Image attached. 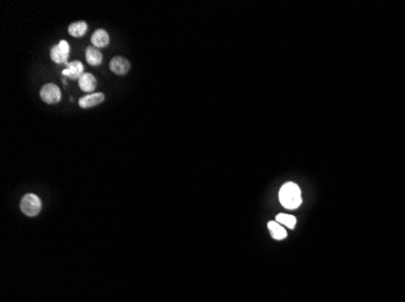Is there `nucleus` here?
<instances>
[{"mask_svg":"<svg viewBox=\"0 0 405 302\" xmlns=\"http://www.w3.org/2000/svg\"><path fill=\"white\" fill-rule=\"evenodd\" d=\"M279 201L282 206L287 209H296L302 203L301 190L295 182H287L282 186L279 191Z\"/></svg>","mask_w":405,"mask_h":302,"instance_id":"obj_1","label":"nucleus"},{"mask_svg":"<svg viewBox=\"0 0 405 302\" xmlns=\"http://www.w3.org/2000/svg\"><path fill=\"white\" fill-rule=\"evenodd\" d=\"M21 211L27 216H36L40 213L41 211V202L40 198L33 193L23 196L21 201Z\"/></svg>","mask_w":405,"mask_h":302,"instance_id":"obj_2","label":"nucleus"},{"mask_svg":"<svg viewBox=\"0 0 405 302\" xmlns=\"http://www.w3.org/2000/svg\"><path fill=\"white\" fill-rule=\"evenodd\" d=\"M40 98L47 104H56L61 99V91L55 84H46L40 90Z\"/></svg>","mask_w":405,"mask_h":302,"instance_id":"obj_3","label":"nucleus"},{"mask_svg":"<svg viewBox=\"0 0 405 302\" xmlns=\"http://www.w3.org/2000/svg\"><path fill=\"white\" fill-rule=\"evenodd\" d=\"M51 60L55 63H66L70 56V45L66 40H61L51 49Z\"/></svg>","mask_w":405,"mask_h":302,"instance_id":"obj_4","label":"nucleus"},{"mask_svg":"<svg viewBox=\"0 0 405 302\" xmlns=\"http://www.w3.org/2000/svg\"><path fill=\"white\" fill-rule=\"evenodd\" d=\"M63 76L68 79H80L84 75V65L80 60H74L68 63L67 67L62 71Z\"/></svg>","mask_w":405,"mask_h":302,"instance_id":"obj_5","label":"nucleus"},{"mask_svg":"<svg viewBox=\"0 0 405 302\" xmlns=\"http://www.w3.org/2000/svg\"><path fill=\"white\" fill-rule=\"evenodd\" d=\"M129 69H130V63L126 58L118 56V57H114L110 60V70L113 73L118 74V75H124V74L128 73Z\"/></svg>","mask_w":405,"mask_h":302,"instance_id":"obj_6","label":"nucleus"},{"mask_svg":"<svg viewBox=\"0 0 405 302\" xmlns=\"http://www.w3.org/2000/svg\"><path fill=\"white\" fill-rule=\"evenodd\" d=\"M105 100V94L100 93V92H96V93H91L87 94L85 97H81L79 99V105L81 108H91L95 107L97 104H101V103Z\"/></svg>","mask_w":405,"mask_h":302,"instance_id":"obj_7","label":"nucleus"},{"mask_svg":"<svg viewBox=\"0 0 405 302\" xmlns=\"http://www.w3.org/2000/svg\"><path fill=\"white\" fill-rule=\"evenodd\" d=\"M91 42L95 47L100 49V47H106L110 42V36L105 29H97L91 36Z\"/></svg>","mask_w":405,"mask_h":302,"instance_id":"obj_8","label":"nucleus"},{"mask_svg":"<svg viewBox=\"0 0 405 302\" xmlns=\"http://www.w3.org/2000/svg\"><path fill=\"white\" fill-rule=\"evenodd\" d=\"M96 79L92 74L89 73H84V75L79 79V87L81 89V91L84 92H91L96 89Z\"/></svg>","mask_w":405,"mask_h":302,"instance_id":"obj_9","label":"nucleus"},{"mask_svg":"<svg viewBox=\"0 0 405 302\" xmlns=\"http://www.w3.org/2000/svg\"><path fill=\"white\" fill-rule=\"evenodd\" d=\"M86 60L90 65H99L102 62V54L97 47L89 46L86 49Z\"/></svg>","mask_w":405,"mask_h":302,"instance_id":"obj_10","label":"nucleus"},{"mask_svg":"<svg viewBox=\"0 0 405 302\" xmlns=\"http://www.w3.org/2000/svg\"><path fill=\"white\" fill-rule=\"evenodd\" d=\"M267 226H268V230L271 231L272 237H273L274 240L280 241V240H284V238L287 237V231H285L284 227L280 226L279 222L269 221L268 224H267Z\"/></svg>","mask_w":405,"mask_h":302,"instance_id":"obj_11","label":"nucleus"},{"mask_svg":"<svg viewBox=\"0 0 405 302\" xmlns=\"http://www.w3.org/2000/svg\"><path fill=\"white\" fill-rule=\"evenodd\" d=\"M87 30V25L84 21H79V22H74L68 27V31L74 38H80Z\"/></svg>","mask_w":405,"mask_h":302,"instance_id":"obj_12","label":"nucleus"},{"mask_svg":"<svg viewBox=\"0 0 405 302\" xmlns=\"http://www.w3.org/2000/svg\"><path fill=\"white\" fill-rule=\"evenodd\" d=\"M275 221L279 222L280 225H284V226H288L289 229H294L296 225V218L294 215H289V214H284L280 213L275 216Z\"/></svg>","mask_w":405,"mask_h":302,"instance_id":"obj_13","label":"nucleus"}]
</instances>
